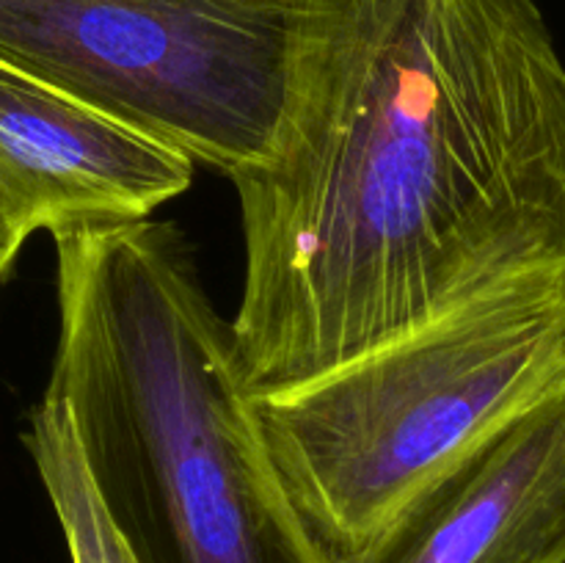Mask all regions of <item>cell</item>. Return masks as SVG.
I'll return each mask as SVG.
<instances>
[{
  "label": "cell",
  "mask_w": 565,
  "mask_h": 563,
  "mask_svg": "<svg viewBox=\"0 0 565 563\" xmlns=\"http://www.w3.org/2000/svg\"><path fill=\"white\" fill-rule=\"evenodd\" d=\"M248 395L565 263V64L535 0H290L265 158L230 177Z\"/></svg>",
  "instance_id": "cell-1"
},
{
  "label": "cell",
  "mask_w": 565,
  "mask_h": 563,
  "mask_svg": "<svg viewBox=\"0 0 565 563\" xmlns=\"http://www.w3.org/2000/svg\"><path fill=\"white\" fill-rule=\"evenodd\" d=\"M61 403L138 563H329L268 461L232 323L169 221L55 235Z\"/></svg>",
  "instance_id": "cell-2"
},
{
  "label": "cell",
  "mask_w": 565,
  "mask_h": 563,
  "mask_svg": "<svg viewBox=\"0 0 565 563\" xmlns=\"http://www.w3.org/2000/svg\"><path fill=\"white\" fill-rule=\"evenodd\" d=\"M563 390L565 263H550L318 379L252 395V414L320 555L362 563L439 486Z\"/></svg>",
  "instance_id": "cell-3"
},
{
  "label": "cell",
  "mask_w": 565,
  "mask_h": 563,
  "mask_svg": "<svg viewBox=\"0 0 565 563\" xmlns=\"http://www.w3.org/2000/svg\"><path fill=\"white\" fill-rule=\"evenodd\" d=\"M290 0H0V61L213 166L265 158Z\"/></svg>",
  "instance_id": "cell-4"
},
{
  "label": "cell",
  "mask_w": 565,
  "mask_h": 563,
  "mask_svg": "<svg viewBox=\"0 0 565 563\" xmlns=\"http://www.w3.org/2000/svg\"><path fill=\"white\" fill-rule=\"evenodd\" d=\"M193 160L0 61V210L25 237L143 221Z\"/></svg>",
  "instance_id": "cell-5"
},
{
  "label": "cell",
  "mask_w": 565,
  "mask_h": 563,
  "mask_svg": "<svg viewBox=\"0 0 565 563\" xmlns=\"http://www.w3.org/2000/svg\"><path fill=\"white\" fill-rule=\"evenodd\" d=\"M362 563H565V390L478 453Z\"/></svg>",
  "instance_id": "cell-6"
},
{
  "label": "cell",
  "mask_w": 565,
  "mask_h": 563,
  "mask_svg": "<svg viewBox=\"0 0 565 563\" xmlns=\"http://www.w3.org/2000/svg\"><path fill=\"white\" fill-rule=\"evenodd\" d=\"M22 445L33 458L72 563H138L94 491L70 417L50 397L28 412Z\"/></svg>",
  "instance_id": "cell-7"
},
{
  "label": "cell",
  "mask_w": 565,
  "mask_h": 563,
  "mask_svg": "<svg viewBox=\"0 0 565 563\" xmlns=\"http://www.w3.org/2000/svg\"><path fill=\"white\" fill-rule=\"evenodd\" d=\"M25 241L28 237L22 235V232L17 230L9 219H6L3 210H0V279H3L6 270L11 268V263L17 259V254H20L22 243Z\"/></svg>",
  "instance_id": "cell-8"
}]
</instances>
